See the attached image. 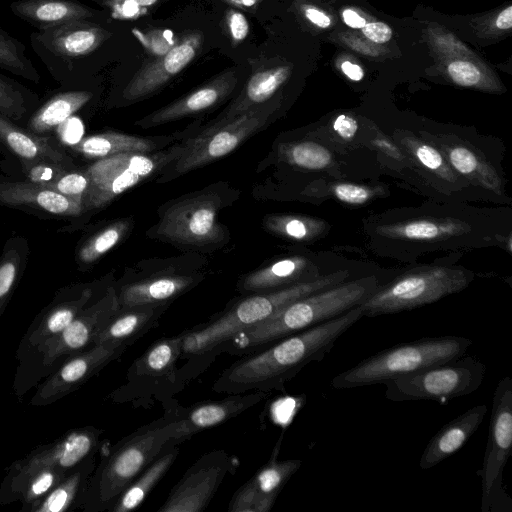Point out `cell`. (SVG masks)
<instances>
[{
	"instance_id": "1",
	"label": "cell",
	"mask_w": 512,
	"mask_h": 512,
	"mask_svg": "<svg viewBox=\"0 0 512 512\" xmlns=\"http://www.w3.org/2000/svg\"><path fill=\"white\" fill-rule=\"evenodd\" d=\"M363 317L360 305L306 330L281 338L258 351L243 355L214 382L217 393L284 390L304 367L321 361L335 342Z\"/></svg>"
},
{
	"instance_id": "2",
	"label": "cell",
	"mask_w": 512,
	"mask_h": 512,
	"mask_svg": "<svg viewBox=\"0 0 512 512\" xmlns=\"http://www.w3.org/2000/svg\"><path fill=\"white\" fill-rule=\"evenodd\" d=\"M374 277H366L335 286L300 298L269 319L235 334L199 359L185 366L195 376L221 353L246 355L268 344L335 318L362 304L377 288Z\"/></svg>"
},
{
	"instance_id": "3",
	"label": "cell",
	"mask_w": 512,
	"mask_h": 512,
	"mask_svg": "<svg viewBox=\"0 0 512 512\" xmlns=\"http://www.w3.org/2000/svg\"><path fill=\"white\" fill-rule=\"evenodd\" d=\"M175 404L165 414L120 439L101 448L96 465L83 496L80 510L110 511L120 494L159 455L175 433Z\"/></svg>"
},
{
	"instance_id": "4",
	"label": "cell",
	"mask_w": 512,
	"mask_h": 512,
	"mask_svg": "<svg viewBox=\"0 0 512 512\" xmlns=\"http://www.w3.org/2000/svg\"><path fill=\"white\" fill-rule=\"evenodd\" d=\"M347 271H337L282 289L247 294L230 302L209 321L182 332L181 358L192 361L206 355L235 334L273 316L286 305L345 281Z\"/></svg>"
},
{
	"instance_id": "5",
	"label": "cell",
	"mask_w": 512,
	"mask_h": 512,
	"mask_svg": "<svg viewBox=\"0 0 512 512\" xmlns=\"http://www.w3.org/2000/svg\"><path fill=\"white\" fill-rule=\"evenodd\" d=\"M472 344L462 336L426 337L382 350L337 374L331 381L336 389L383 384L431 365L465 355Z\"/></svg>"
},
{
	"instance_id": "6",
	"label": "cell",
	"mask_w": 512,
	"mask_h": 512,
	"mask_svg": "<svg viewBox=\"0 0 512 512\" xmlns=\"http://www.w3.org/2000/svg\"><path fill=\"white\" fill-rule=\"evenodd\" d=\"M111 36L99 21L77 20L37 30L29 38L32 50L52 77L68 84L81 79L89 59Z\"/></svg>"
},
{
	"instance_id": "7",
	"label": "cell",
	"mask_w": 512,
	"mask_h": 512,
	"mask_svg": "<svg viewBox=\"0 0 512 512\" xmlns=\"http://www.w3.org/2000/svg\"><path fill=\"white\" fill-rule=\"evenodd\" d=\"M192 145L187 140L154 152H127L98 159L85 169L89 186L84 212L108 205L117 196L164 170Z\"/></svg>"
},
{
	"instance_id": "8",
	"label": "cell",
	"mask_w": 512,
	"mask_h": 512,
	"mask_svg": "<svg viewBox=\"0 0 512 512\" xmlns=\"http://www.w3.org/2000/svg\"><path fill=\"white\" fill-rule=\"evenodd\" d=\"M182 354V333L165 337L154 342L129 367L126 382L110 394L117 403H132L134 406L149 407L152 400L160 401L165 409L176 401L185 383L176 366Z\"/></svg>"
},
{
	"instance_id": "9",
	"label": "cell",
	"mask_w": 512,
	"mask_h": 512,
	"mask_svg": "<svg viewBox=\"0 0 512 512\" xmlns=\"http://www.w3.org/2000/svg\"><path fill=\"white\" fill-rule=\"evenodd\" d=\"M472 276L458 268L425 266L379 287L362 303L363 316L412 310L465 289Z\"/></svg>"
},
{
	"instance_id": "10",
	"label": "cell",
	"mask_w": 512,
	"mask_h": 512,
	"mask_svg": "<svg viewBox=\"0 0 512 512\" xmlns=\"http://www.w3.org/2000/svg\"><path fill=\"white\" fill-rule=\"evenodd\" d=\"M486 365L473 356H460L385 381L391 401L443 402L475 392L482 384Z\"/></svg>"
},
{
	"instance_id": "11",
	"label": "cell",
	"mask_w": 512,
	"mask_h": 512,
	"mask_svg": "<svg viewBox=\"0 0 512 512\" xmlns=\"http://www.w3.org/2000/svg\"><path fill=\"white\" fill-rule=\"evenodd\" d=\"M512 448V379L503 377L497 384L486 449L478 475L481 478L482 512H512V499L503 485L504 469Z\"/></svg>"
},
{
	"instance_id": "12",
	"label": "cell",
	"mask_w": 512,
	"mask_h": 512,
	"mask_svg": "<svg viewBox=\"0 0 512 512\" xmlns=\"http://www.w3.org/2000/svg\"><path fill=\"white\" fill-rule=\"evenodd\" d=\"M220 192L212 188L182 196L166 205L156 224L157 237L185 245L204 246L220 242L223 228L218 211Z\"/></svg>"
},
{
	"instance_id": "13",
	"label": "cell",
	"mask_w": 512,
	"mask_h": 512,
	"mask_svg": "<svg viewBox=\"0 0 512 512\" xmlns=\"http://www.w3.org/2000/svg\"><path fill=\"white\" fill-rule=\"evenodd\" d=\"M278 107L279 99L273 96L209 134L192 135L190 148L165 168V176L160 180L176 178L231 153L249 137L264 129Z\"/></svg>"
},
{
	"instance_id": "14",
	"label": "cell",
	"mask_w": 512,
	"mask_h": 512,
	"mask_svg": "<svg viewBox=\"0 0 512 512\" xmlns=\"http://www.w3.org/2000/svg\"><path fill=\"white\" fill-rule=\"evenodd\" d=\"M102 433L103 430L94 426L72 429L13 462L0 485V504L12 503L17 490L34 472L47 468L72 469L89 455L97 453Z\"/></svg>"
},
{
	"instance_id": "15",
	"label": "cell",
	"mask_w": 512,
	"mask_h": 512,
	"mask_svg": "<svg viewBox=\"0 0 512 512\" xmlns=\"http://www.w3.org/2000/svg\"><path fill=\"white\" fill-rule=\"evenodd\" d=\"M234 461L222 449L200 456L171 488L157 512H202L210 504Z\"/></svg>"
},
{
	"instance_id": "16",
	"label": "cell",
	"mask_w": 512,
	"mask_h": 512,
	"mask_svg": "<svg viewBox=\"0 0 512 512\" xmlns=\"http://www.w3.org/2000/svg\"><path fill=\"white\" fill-rule=\"evenodd\" d=\"M116 288L109 287L95 303L87 305L59 334L46 341L38 351L44 366L63 356H74L93 346L95 336L118 311Z\"/></svg>"
},
{
	"instance_id": "17",
	"label": "cell",
	"mask_w": 512,
	"mask_h": 512,
	"mask_svg": "<svg viewBox=\"0 0 512 512\" xmlns=\"http://www.w3.org/2000/svg\"><path fill=\"white\" fill-rule=\"evenodd\" d=\"M127 347L124 344L104 342L72 356L39 385L31 398V405L45 406L77 390L109 363L118 359Z\"/></svg>"
},
{
	"instance_id": "18",
	"label": "cell",
	"mask_w": 512,
	"mask_h": 512,
	"mask_svg": "<svg viewBox=\"0 0 512 512\" xmlns=\"http://www.w3.org/2000/svg\"><path fill=\"white\" fill-rule=\"evenodd\" d=\"M281 434L269 460L241 485L229 501V512H268L289 479L301 467L299 459L278 460Z\"/></svg>"
},
{
	"instance_id": "19",
	"label": "cell",
	"mask_w": 512,
	"mask_h": 512,
	"mask_svg": "<svg viewBox=\"0 0 512 512\" xmlns=\"http://www.w3.org/2000/svg\"><path fill=\"white\" fill-rule=\"evenodd\" d=\"M269 392L230 394L212 401H203L189 407L175 405V433L171 440L182 443L202 430L220 425L240 415L269 396Z\"/></svg>"
},
{
	"instance_id": "20",
	"label": "cell",
	"mask_w": 512,
	"mask_h": 512,
	"mask_svg": "<svg viewBox=\"0 0 512 512\" xmlns=\"http://www.w3.org/2000/svg\"><path fill=\"white\" fill-rule=\"evenodd\" d=\"M201 45L199 33L183 36L161 56L142 65L126 85L123 98L135 101L158 91L197 56Z\"/></svg>"
},
{
	"instance_id": "21",
	"label": "cell",
	"mask_w": 512,
	"mask_h": 512,
	"mask_svg": "<svg viewBox=\"0 0 512 512\" xmlns=\"http://www.w3.org/2000/svg\"><path fill=\"white\" fill-rule=\"evenodd\" d=\"M237 82L236 71L226 70L187 95L136 121L135 124L141 128H151L205 111L226 99L234 91Z\"/></svg>"
},
{
	"instance_id": "22",
	"label": "cell",
	"mask_w": 512,
	"mask_h": 512,
	"mask_svg": "<svg viewBox=\"0 0 512 512\" xmlns=\"http://www.w3.org/2000/svg\"><path fill=\"white\" fill-rule=\"evenodd\" d=\"M201 273L157 272L116 289L119 309L137 305L172 303L203 280ZM118 309V310H119Z\"/></svg>"
},
{
	"instance_id": "23",
	"label": "cell",
	"mask_w": 512,
	"mask_h": 512,
	"mask_svg": "<svg viewBox=\"0 0 512 512\" xmlns=\"http://www.w3.org/2000/svg\"><path fill=\"white\" fill-rule=\"evenodd\" d=\"M289 66H277L254 73L241 93L216 118L195 134L203 136L231 122L246 111L270 100L288 79Z\"/></svg>"
},
{
	"instance_id": "24",
	"label": "cell",
	"mask_w": 512,
	"mask_h": 512,
	"mask_svg": "<svg viewBox=\"0 0 512 512\" xmlns=\"http://www.w3.org/2000/svg\"><path fill=\"white\" fill-rule=\"evenodd\" d=\"M10 11L37 30H44L77 20L103 19V11L76 0H15Z\"/></svg>"
},
{
	"instance_id": "25",
	"label": "cell",
	"mask_w": 512,
	"mask_h": 512,
	"mask_svg": "<svg viewBox=\"0 0 512 512\" xmlns=\"http://www.w3.org/2000/svg\"><path fill=\"white\" fill-rule=\"evenodd\" d=\"M486 413L485 404L476 405L445 424L426 445L420 468L430 469L460 450L480 427Z\"/></svg>"
},
{
	"instance_id": "26",
	"label": "cell",
	"mask_w": 512,
	"mask_h": 512,
	"mask_svg": "<svg viewBox=\"0 0 512 512\" xmlns=\"http://www.w3.org/2000/svg\"><path fill=\"white\" fill-rule=\"evenodd\" d=\"M318 274L302 256L280 259L240 278L237 290L242 294L263 293L316 279Z\"/></svg>"
},
{
	"instance_id": "27",
	"label": "cell",
	"mask_w": 512,
	"mask_h": 512,
	"mask_svg": "<svg viewBox=\"0 0 512 512\" xmlns=\"http://www.w3.org/2000/svg\"><path fill=\"white\" fill-rule=\"evenodd\" d=\"M171 303L137 305L119 309L95 336L93 345L113 342L130 346L157 327Z\"/></svg>"
},
{
	"instance_id": "28",
	"label": "cell",
	"mask_w": 512,
	"mask_h": 512,
	"mask_svg": "<svg viewBox=\"0 0 512 512\" xmlns=\"http://www.w3.org/2000/svg\"><path fill=\"white\" fill-rule=\"evenodd\" d=\"M175 136L140 137L118 132H104L80 139L72 150L87 158L101 159L127 152H154L174 141Z\"/></svg>"
},
{
	"instance_id": "29",
	"label": "cell",
	"mask_w": 512,
	"mask_h": 512,
	"mask_svg": "<svg viewBox=\"0 0 512 512\" xmlns=\"http://www.w3.org/2000/svg\"><path fill=\"white\" fill-rule=\"evenodd\" d=\"M0 202L33 206L62 216H78L84 212L80 202L31 182H0Z\"/></svg>"
},
{
	"instance_id": "30",
	"label": "cell",
	"mask_w": 512,
	"mask_h": 512,
	"mask_svg": "<svg viewBox=\"0 0 512 512\" xmlns=\"http://www.w3.org/2000/svg\"><path fill=\"white\" fill-rule=\"evenodd\" d=\"M96 454H91L62 479L45 497L34 503L27 512H66L80 509L89 479L96 467Z\"/></svg>"
},
{
	"instance_id": "31",
	"label": "cell",
	"mask_w": 512,
	"mask_h": 512,
	"mask_svg": "<svg viewBox=\"0 0 512 512\" xmlns=\"http://www.w3.org/2000/svg\"><path fill=\"white\" fill-rule=\"evenodd\" d=\"M0 141L24 160L51 161L67 170L74 167L72 159L50 139L20 129L1 114Z\"/></svg>"
},
{
	"instance_id": "32",
	"label": "cell",
	"mask_w": 512,
	"mask_h": 512,
	"mask_svg": "<svg viewBox=\"0 0 512 512\" xmlns=\"http://www.w3.org/2000/svg\"><path fill=\"white\" fill-rule=\"evenodd\" d=\"M179 451V444L169 439L159 455L120 494L109 512H129L138 508L172 467Z\"/></svg>"
},
{
	"instance_id": "33",
	"label": "cell",
	"mask_w": 512,
	"mask_h": 512,
	"mask_svg": "<svg viewBox=\"0 0 512 512\" xmlns=\"http://www.w3.org/2000/svg\"><path fill=\"white\" fill-rule=\"evenodd\" d=\"M470 226L453 218H423L393 224H385L376 228V232L387 238L412 241H435L452 236L466 234Z\"/></svg>"
},
{
	"instance_id": "34",
	"label": "cell",
	"mask_w": 512,
	"mask_h": 512,
	"mask_svg": "<svg viewBox=\"0 0 512 512\" xmlns=\"http://www.w3.org/2000/svg\"><path fill=\"white\" fill-rule=\"evenodd\" d=\"M91 297L92 291L87 288L78 296L51 306L39 322L29 329L25 343L38 350L46 341L63 331L88 305Z\"/></svg>"
},
{
	"instance_id": "35",
	"label": "cell",
	"mask_w": 512,
	"mask_h": 512,
	"mask_svg": "<svg viewBox=\"0 0 512 512\" xmlns=\"http://www.w3.org/2000/svg\"><path fill=\"white\" fill-rule=\"evenodd\" d=\"M93 93L87 90H68L54 95L43 104L28 122L34 134H43L58 127L85 106Z\"/></svg>"
},
{
	"instance_id": "36",
	"label": "cell",
	"mask_w": 512,
	"mask_h": 512,
	"mask_svg": "<svg viewBox=\"0 0 512 512\" xmlns=\"http://www.w3.org/2000/svg\"><path fill=\"white\" fill-rule=\"evenodd\" d=\"M451 168L484 188L501 194L502 182L492 166L483 162L472 150L462 145L442 148Z\"/></svg>"
},
{
	"instance_id": "37",
	"label": "cell",
	"mask_w": 512,
	"mask_h": 512,
	"mask_svg": "<svg viewBox=\"0 0 512 512\" xmlns=\"http://www.w3.org/2000/svg\"><path fill=\"white\" fill-rule=\"evenodd\" d=\"M0 69L34 83L40 82V74L26 54V46L1 27Z\"/></svg>"
},
{
	"instance_id": "38",
	"label": "cell",
	"mask_w": 512,
	"mask_h": 512,
	"mask_svg": "<svg viewBox=\"0 0 512 512\" xmlns=\"http://www.w3.org/2000/svg\"><path fill=\"white\" fill-rule=\"evenodd\" d=\"M263 223L269 232L298 241L311 240L325 229L323 221L298 215H268Z\"/></svg>"
},
{
	"instance_id": "39",
	"label": "cell",
	"mask_w": 512,
	"mask_h": 512,
	"mask_svg": "<svg viewBox=\"0 0 512 512\" xmlns=\"http://www.w3.org/2000/svg\"><path fill=\"white\" fill-rule=\"evenodd\" d=\"M71 469L47 468L31 474L17 490L12 502H21V511H26L34 503L45 497Z\"/></svg>"
},
{
	"instance_id": "40",
	"label": "cell",
	"mask_w": 512,
	"mask_h": 512,
	"mask_svg": "<svg viewBox=\"0 0 512 512\" xmlns=\"http://www.w3.org/2000/svg\"><path fill=\"white\" fill-rule=\"evenodd\" d=\"M279 151L286 162L309 170L324 169L332 162L330 151L313 141L284 144Z\"/></svg>"
},
{
	"instance_id": "41",
	"label": "cell",
	"mask_w": 512,
	"mask_h": 512,
	"mask_svg": "<svg viewBox=\"0 0 512 512\" xmlns=\"http://www.w3.org/2000/svg\"><path fill=\"white\" fill-rule=\"evenodd\" d=\"M37 102L36 95L19 82L0 72V114L13 120L21 119Z\"/></svg>"
},
{
	"instance_id": "42",
	"label": "cell",
	"mask_w": 512,
	"mask_h": 512,
	"mask_svg": "<svg viewBox=\"0 0 512 512\" xmlns=\"http://www.w3.org/2000/svg\"><path fill=\"white\" fill-rule=\"evenodd\" d=\"M130 226L131 220L122 219L105 227L82 246L79 259L84 263L96 261L122 240Z\"/></svg>"
},
{
	"instance_id": "43",
	"label": "cell",
	"mask_w": 512,
	"mask_h": 512,
	"mask_svg": "<svg viewBox=\"0 0 512 512\" xmlns=\"http://www.w3.org/2000/svg\"><path fill=\"white\" fill-rule=\"evenodd\" d=\"M403 144L407 149H409L416 160L426 169L433 171L445 180H455L456 175L453 173V169L443 154L436 148L425 142L412 138L403 140Z\"/></svg>"
},
{
	"instance_id": "44",
	"label": "cell",
	"mask_w": 512,
	"mask_h": 512,
	"mask_svg": "<svg viewBox=\"0 0 512 512\" xmlns=\"http://www.w3.org/2000/svg\"><path fill=\"white\" fill-rule=\"evenodd\" d=\"M43 186V185H42ZM89 186V177L84 171H66L56 180L44 187L76 200L82 204L83 197ZM83 205V204H82Z\"/></svg>"
},
{
	"instance_id": "45",
	"label": "cell",
	"mask_w": 512,
	"mask_h": 512,
	"mask_svg": "<svg viewBox=\"0 0 512 512\" xmlns=\"http://www.w3.org/2000/svg\"><path fill=\"white\" fill-rule=\"evenodd\" d=\"M106 10L117 19H131L147 13L160 0H91Z\"/></svg>"
},
{
	"instance_id": "46",
	"label": "cell",
	"mask_w": 512,
	"mask_h": 512,
	"mask_svg": "<svg viewBox=\"0 0 512 512\" xmlns=\"http://www.w3.org/2000/svg\"><path fill=\"white\" fill-rule=\"evenodd\" d=\"M68 171L63 166L51 161H23V172L31 183L46 185Z\"/></svg>"
},
{
	"instance_id": "47",
	"label": "cell",
	"mask_w": 512,
	"mask_h": 512,
	"mask_svg": "<svg viewBox=\"0 0 512 512\" xmlns=\"http://www.w3.org/2000/svg\"><path fill=\"white\" fill-rule=\"evenodd\" d=\"M449 77L454 83L463 87H476L483 82L481 70L467 60H454L447 66Z\"/></svg>"
},
{
	"instance_id": "48",
	"label": "cell",
	"mask_w": 512,
	"mask_h": 512,
	"mask_svg": "<svg viewBox=\"0 0 512 512\" xmlns=\"http://www.w3.org/2000/svg\"><path fill=\"white\" fill-rule=\"evenodd\" d=\"M332 192L340 201L353 205L364 204L375 194L369 187L351 183H338L333 186Z\"/></svg>"
},
{
	"instance_id": "49",
	"label": "cell",
	"mask_w": 512,
	"mask_h": 512,
	"mask_svg": "<svg viewBox=\"0 0 512 512\" xmlns=\"http://www.w3.org/2000/svg\"><path fill=\"white\" fill-rule=\"evenodd\" d=\"M17 277V264L5 260L0 264V316Z\"/></svg>"
},
{
	"instance_id": "50",
	"label": "cell",
	"mask_w": 512,
	"mask_h": 512,
	"mask_svg": "<svg viewBox=\"0 0 512 512\" xmlns=\"http://www.w3.org/2000/svg\"><path fill=\"white\" fill-rule=\"evenodd\" d=\"M227 28L234 44L245 40L249 33V23L240 11L230 9L226 16Z\"/></svg>"
},
{
	"instance_id": "51",
	"label": "cell",
	"mask_w": 512,
	"mask_h": 512,
	"mask_svg": "<svg viewBox=\"0 0 512 512\" xmlns=\"http://www.w3.org/2000/svg\"><path fill=\"white\" fill-rule=\"evenodd\" d=\"M361 29L365 37L375 43L388 42L392 37V29L383 22H369Z\"/></svg>"
},
{
	"instance_id": "52",
	"label": "cell",
	"mask_w": 512,
	"mask_h": 512,
	"mask_svg": "<svg viewBox=\"0 0 512 512\" xmlns=\"http://www.w3.org/2000/svg\"><path fill=\"white\" fill-rule=\"evenodd\" d=\"M333 129L345 140H351L358 129L357 121L345 114L339 115L333 122Z\"/></svg>"
},
{
	"instance_id": "53",
	"label": "cell",
	"mask_w": 512,
	"mask_h": 512,
	"mask_svg": "<svg viewBox=\"0 0 512 512\" xmlns=\"http://www.w3.org/2000/svg\"><path fill=\"white\" fill-rule=\"evenodd\" d=\"M81 123L77 119L69 117L58 126V134L63 142L73 145L79 138Z\"/></svg>"
},
{
	"instance_id": "54",
	"label": "cell",
	"mask_w": 512,
	"mask_h": 512,
	"mask_svg": "<svg viewBox=\"0 0 512 512\" xmlns=\"http://www.w3.org/2000/svg\"><path fill=\"white\" fill-rule=\"evenodd\" d=\"M305 17L314 25L320 28H328L331 25V19L323 11L314 7H306Z\"/></svg>"
},
{
	"instance_id": "55",
	"label": "cell",
	"mask_w": 512,
	"mask_h": 512,
	"mask_svg": "<svg viewBox=\"0 0 512 512\" xmlns=\"http://www.w3.org/2000/svg\"><path fill=\"white\" fill-rule=\"evenodd\" d=\"M343 21L351 28H362L366 20L353 9H345L342 12Z\"/></svg>"
},
{
	"instance_id": "56",
	"label": "cell",
	"mask_w": 512,
	"mask_h": 512,
	"mask_svg": "<svg viewBox=\"0 0 512 512\" xmlns=\"http://www.w3.org/2000/svg\"><path fill=\"white\" fill-rule=\"evenodd\" d=\"M341 69L343 73L353 81H360L363 78V69L355 63L344 61L341 64Z\"/></svg>"
},
{
	"instance_id": "57",
	"label": "cell",
	"mask_w": 512,
	"mask_h": 512,
	"mask_svg": "<svg viewBox=\"0 0 512 512\" xmlns=\"http://www.w3.org/2000/svg\"><path fill=\"white\" fill-rule=\"evenodd\" d=\"M495 25L502 30H507L512 27V6H508L498 14Z\"/></svg>"
},
{
	"instance_id": "58",
	"label": "cell",
	"mask_w": 512,
	"mask_h": 512,
	"mask_svg": "<svg viewBox=\"0 0 512 512\" xmlns=\"http://www.w3.org/2000/svg\"><path fill=\"white\" fill-rule=\"evenodd\" d=\"M376 146L384 151L386 154L396 157L398 159L401 158V152L398 150L396 146H394L387 139H376Z\"/></svg>"
},
{
	"instance_id": "59",
	"label": "cell",
	"mask_w": 512,
	"mask_h": 512,
	"mask_svg": "<svg viewBox=\"0 0 512 512\" xmlns=\"http://www.w3.org/2000/svg\"><path fill=\"white\" fill-rule=\"evenodd\" d=\"M225 2L231 4L234 7L240 9L252 10L254 9L260 0H224Z\"/></svg>"
}]
</instances>
